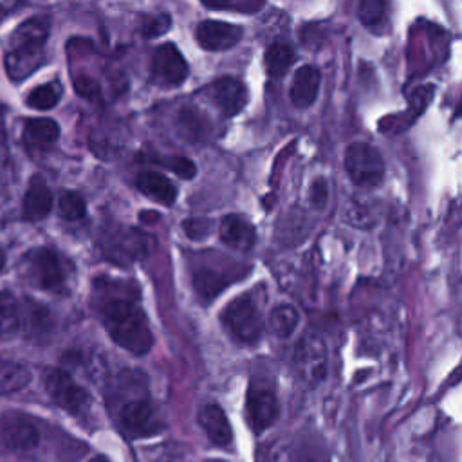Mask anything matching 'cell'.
Instances as JSON below:
<instances>
[{
    "instance_id": "obj_18",
    "label": "cell",
    "mask_w": 462,
    "mask_h": 462,
    "mask_svg": "<svg viewBox=\"0 0 462 462\" xmlns=\"http://www.w3.org/2000/svg\"><path fill=\"white\" fill-rule=\"evenodd\" d=\"M321 72L314 65H303L296 70L291 85V101L298 108L310 106L319 92Z\"/></svg>"
},
{
    "instance_id": "obj_7",
    "label": "cell",
    "mask_w": 462,
    "mask_h": 462,
    "mask_svg": "<svg viewBox=\"0 0 462 462\" xmlns=\"http://www.w3.org/2000/svg\"><path fill=\"white\" fill-rule=\"evenodd\" d=\"M43 386L49 397L69 413L79 415L88 410L90 397L85 388H81L70 374L60 368H47L43 372Z\"/></svg>"
},
{
    "instance_id": "obj_8",
    "label": "cell",
    "mask_w": 462,
    "mask_h": 462,
    "mask_svg": "<svg viewBox=\"0 0 462 462\" xmlns=\"http://www.w3.org/2000/svg\"><path fill=\"white\" fill-rule=\"evenodd\" d=\"M119 426L128 439H144L159 433L162 420L150 401L134 399L119 410Z\"/></svg>"
},
{
    "instance_id": "obj_31",
    "label": "cell",
    "mask_w": 462,
    "mask_h": 462,
    "mask_svg": "<svg viewBox=\"0 0 462 462\" xmlns=\"http://www.w3.org/2000/svg\"><path fill=\"white\" fill-rule=\"evenodd\" d=\"M291 462H330V457L327 449L321 448L319 444L301 442L298 448H294Z\"/></svg>"
},
{
    "instance_id": "obj_13",
    "label": "cell",
    "mask_w": 462,
    "mask_h": 462,
    "mask_svg": "<svg viewBox=\"0 0 462 462\" xmlns=\"http://www.w3.org/2000/svg\"><path fill=\"white\" fill-rule=\"evenodd\" d=\"M242 27L220 20H204L195 29L197 43L206 51H227L242 40Z\"/></svg>"
},
{
    "instance_id": "obj_37",
    "label": "cell",
    "mask_w": 462,
    "mask_h": 462,
    "mask_svg": "<svg viewBox=\"0 0 462 462\" xmlns=\"http://www.w3.org/2000/svg\"><path fill=\"white\" fill-rule=\"evenodd\" d=\"M88 462H110L105 455H96V457H92Z\"/></svg>"
},
{
    "instance_id": "obj_19",
    "label": "cell",
    "mask_w": 462,
    "mask_h": 462,
    "mask_svg": "<svg viewBox=\"0 0 462 462\" xmlns=\"http://www.w3.org/2000/svg\"><path fill=\"white\" fill-rule=\"evenodd\" d=\"M135 186L143 195L164 206H171L177 200L175 184L159 171H141L135 179Z\"/></svg>"
},
{
    "instance_id": "obj_33",
    "label": "cell",
    "mask_w": 462,
    "mask_h": 462,
    "mask_svg": "<svg viewBox=\"0 0 462 462\" xmlns=\"http://www.w3.org/2000/svg\"><path fill=\"white\" fill-rule=\"evenodd\" d=\"M204 5L211 7V9H235V11H242V13H256L263 7V2H256V0L229 2V4H208V2H204Z\"/></svg>"
},
{
    "instance_id": "obj_35",
    "label": "cell",
    "mask_w": 462,
    "mask_h": 462,
    "mask_svg": "<svg viewBox=\"0 0 462 462\" xmlns=\"http://www.w3.org/2000/svg\"><path fill=\"white\" fill-rule=\"evenodd\" d=\"M76 90L87 99H99V87L88 78L76 79Z\"/></svg>"
},
{
    "instance_id": "obj_10",
    "label": "cell",
    "mask_w": 462,
    "mask_h": 462,
    "mask_svg": "<svg viewBox=\"0 0 462 462\" xmlns=\"http://www.w3.org/2000/svg\"><path fill=\"white\" fill-rule=\"evenodd\" d=\"M245 415L254 431H263L271 428L280 415L276 393L263 384L253 383L245 397Z\"/></svg>"
},
{
    "instance_id": "obj_32",
    "label": "cell",
    "mask_w": 462,
    "mask_h": 462,
    "mask_svg": "<svg viewBox=\"0 0 462 462\" xmlns=\"http://www.w3.org/2000/svg\"><path fill=\"white\" fill-rule=\"evenodd\" d=\"M211 226L213 222L208 220V218H188L182 227H184V233L193 238V240H202L206 238L209 233H211Z\"/></svg>"
},
{
    "instance_id": "obj_11",
    "label": "cell",
    "mask_w": 462,
    "mask_h": 462,
    "mask_svg": "<svg viewBox=\"0 0 462 462\" xmlns=\"http://www.w3.org/2000/svg\"><path fill=\"white\" fill-rule=\"evenodd\" d=\"M38 444L36 426L18 413L0 415V449L4 451H29Z\"/></svg>"
},
{
    "instance_id": "obj_30",
    "label": "cell",
    "mask_w": 462,
    "mask_h": 462,
    "mask_svg": "<svg viewBox=\"0 0 462 462\" xmlns=\"http://www.w3.org/2000/svg\"><path fill=\"white\" fill-rule=\"evenodd\" d=\"M386 4L379 0H363L357 7V16L366 27H375L384 20Z\"/></svg>"
},
{
    "instance_id": "obj_23",
    "label": "cell",
    "mask_w": 462,
    "mask_h": 462,
    "mask_svg": "<svg viewBox=\"0 0 462 462\" xmlns=\"http://www.w3.org/2000/svg\"><path fill=\"white\" fill-rule=\"evenodd\" d=\"M209 130V126L206 125L204 116L193 108V106H184L180 108V112L177 114V132L186 139V141H193L199 143L204 139L206 132Z\"/></svg>"
},
{
    "instance_id": "obj_15",
    "label": "cell",
    "mask_w": 462,
    "mask_h": 462,
    "mask_svg": "<svg viewBox=\"0 0 462 462\" xmlns=\"http://www.w3.org/2000/svg\"><path fill=\"white\" fill-rule=\"evenodd\" d=\"M20 312V327L23 334L32 341H42L51 336L52 332V316L51 312L32 300H23L22 307L18 305Z\"/></svg>"
},
{
    "instance_id": "obj_16",
    "label": "cell",
    "mask_w": 462,
    "mask_h": 462,
    "mask_svg": "<svg viewBox=\"0 0 462 462\" xmlns=\"http://www.w3.org/2000/svg\"><path fill=\"white\" fill-rule=\"evenodd\" d=\"M199 424L215 446L227 448L231 444L233 430L229 426V420H227L224 410L218 404H215V402L204 404L199 410Z\"/></svg>"
},
{
    "instance_id": "obj_4",
    "label": "cell",
    "mask_w": 462,
    "mask_h": 462,
    "mask_svg": "<svg viewBox=\"0 0 462 462\" xmlns=\"http://www.w3.org/2000/svg\"><path fill=\"white\" fill-rule=\"evenodd\" d=\"M23 276L42 291L60 292L67 283V269L63 258L51 247L29 251L22 260Z\"/></svg>"
},
{
    "instance_id": "obj_12",
    "label": "cell",
    "mask_w": 462,
    "mask_h": 462,
    "mask_svg": "<svg viewBox=\"0 0 462 462\" xmlns=\"http://www.w3.org/2000/svg\"><path fill=\"white\" fill-rule=\"evenodd\" d=\"M206 97L220 110V114L231 117L245 106L247 88L240 79L222 76L206 87Z\"/></svg>"
},
{
    "instance_id": "obj_38",
    "label": "cell",
    "mask_w": 462,
    "mask_h": 462,
    "mask_svg": "<svg viewBox=\"0 0 462 462\" xmlns=\"http://www.w3.org/2000/svg\"><path fill=\"white\" fill-rule=\"evenodd\" d=\"M4 260H5V258H4V253H2V251H0V269H2V267H4Z\"/></svg>"
},
{
    "instance_id": "obj_24",
    "label": "cell",
    "mask_w": 462,
    "mask_h": 462,
    "mask_svg": "<svg viewBox=\"0 0 462 462\" xmlns=\"http://www.w3.org/2000/svg\"><path fill=\"white\" fill-rule=\"evenodd\" d=\"M29 379L31 374L23 365L0 359V395L22 390Z\"/></svg>"
},
{
    "instance_id": "obj_36",
    "label": "cell",
    "mask_w": 462,
    "mask_h": 462,
    "mask_svg": "<svg viewBox=\"0 0 462 462\" xmlns=\"http://www.w3.org/2000/svg\"><path fill=\"white\" fill-rule=\"evenodd\" d=\"M327 199H328V189H327V184L323 179H318L314 180L312 184V191H310V200L316 208H323L327 204Z\"/></svg>"
},
{
    "instance_id": "obj_25",
    "label": "cell",
    "mask_w": 462,
    "mask_h": 462,
    "mask_svg": "<svg viewBox=\"0 0 462 462\" xmlns=\"http://www.w3.org/2000/svg\"><path fill=\"white\" fill-rule=\"evenodd\" d=\"M300 323V316L294 307L287 303L276 305L269 314V328L276 337H289Z\"/></svg>"
},
{
    "instance_id": "obj_39",
    "label": "cell",
    "mask_w": 462,
    "mask_h": 462,
    "mask_svg": "<svg viewBox=\"0 0 462 462\" xmlns=\"http://www.w3.org/2000/svg\"><path fill=\"white\" fill-rule=\"evenodd\" d=\"M2 14H4V11H2V7H0V18H2Z\"/></svg>"
},
{
    "instance_id": "obj_26",
    "label": "cell",
    "mask_w": 462,
    "mask_h": 462,
    "mask_svg": "<svg viewBox=\"0 0 462 462\" xmlns=\"http://www.w3.org/2000/svg\"><path fill=\"white\" fill-rule=\"evenodd\" d=\"M20 328L18 301L9 291H0V339H9Z\"/></svg>"
},
{
    "instance_id": "obj_9",
    "label": "cell",
    "mask_w": 462,
    "mask_h": 462,
    "mask_svg": "<svg viewBox=\"0 0 462 462\" xmlns=\"http://www.w3.org/2000/svg\"><path fill=\"white\" fill-rule=\"evenodd\" d=\"M189 67L180 51L171 43H162L152 56V78L161 87H179L186 81Z\"/></svg>"
},
{
    "instance_id": "obj_6",
    "label": "cell",
    "mask_w": 462,
    "mask_h": 462,
    "mask_svg": "<svg viewBox=\"0 0 462 462\" xmlns=\"http://www.w3.org/2000/svg\"><path fill=\"white\" fill-rule=\"evenodd\" d=\"M345 170L359 188H374L384 177L383 157L368 143H352L345 150Z\"/></svg>"
},
{
    "instance_id": "obj_1",
    "label": "cell",
    "mask_w": 462,
    "mask_h": 462,
    "mask_svg": "<svg viewBox=\"0 0 462 462\" xmlns=\"http://www.w3.org/2000/svg\"><path fill=\"white\" fill-rule=\"evenodd\" d=\"M103 325L108 336L126 352L134 356H144L150 352L153 336L144 310L132 300L112 298L105 301Z\"/></svg>"
},
{
    "instance_id": "obj_2",
    "label": "cell",
    "mask_w": 462,
    "mask_h": 462,
    "mask_svg": "<svg viewBox=\"0 0 462 462\" xmlns=\"http://www.w3.org/2000/svg\"><path fill=\"white\" fill-rule=\"evenodd\" d=\"M49 27V18L42 14L25 20L11 34L5 52V70L11 79L20 81L42 65Z\"/></svg>"
},
{
    "instance_id": "obj_34",
    "label": "cell",
    "mask_w": 462,
    "mask_h": 462,
    "mask_svg": "<svg viewBox=\"0 0 462 462\" xmlns=\"http://www.w3.org/2000/svg\"><path fill=\"white\" fill-rule=\"evenodd\" d=\"M180 179H193L197 173V166L193 164V161L186 159V157H175L170 164H168Z\"/></svg>"
},
{
    "instance_id": "obj_22",
    "label": "cell",
    "mask_w": 462,
    "mask_h": 462,
    "mask_svg": "<svg viewBox=\"0 0 462 462\" xmlns=\"http://www.w3.org/2000/svg\"><path fill=\"white\" fill-rule=\"evenodd\" d=\"M294 60H296V54L289 43L276 42V43L269 45L263 54V65H265L267 76L276 78V79L283 78L289 72V69L292 67Z\"/></svg>"
},
{
    "instance_id": "obj_14",
    "label": "cell",
    "mask_w": 462,
    "mask_h": 462,
    "mask_svg": "<svg viewBox=\"0 0 462 462\" xmlns=\"http://www.w3.org/2000/svg\"><path fill=\"white\" fill-rule=\"evenodd\" d=\"M244 276V269H215V267H199L193 271V287L199 298L209 303L218 292H222L229 283Z\"/></svg>"
},
{
    "instance_id": "obj_27",
    "label": "cell",
    "mask_w": 462,
    "mask_h": 462,
    "mask_svg": "<svg viewBox=\"0 0 462 462\" xmlns=\"http://www.w3.org/2000/svg\"><path fill=\"white\" fill-rule=\"evenodd\" d=\"M61 97V85L58 81L43 83L27 94V105L34 110H49L58 105Z\"/></svg>"
},
{
    "instance_id": "obj_21",
    "label": "cell",
    "mask_w": 462,
    "mask_h": 462,
    "mask_svg": "<svg viewBox=\"0 0 462 462\" xmlns=\"http://www.w3.org/2000/svg\"><path fill=\"white\" fill-rule=\"evenodd\" d=\"M60 137V126L52 119H29L23 126V143L29 150H47Z\"/></svg>"
},
{
    "instance_id": "obj_28",
    "label": "cell",
    "mask_w": 462,
    "mask_h": 462,
    "mask_svg": "<svg viewBox=\"0 0 462 462\" xmlns=\"http://www.w3.org/2000/svg\"><path fill=\"white\" fill-rule=\"evenodd\" d=\"M58 211H60L61 218H65V220H79L85 217L87 206L79 193L67 191L61 195V199L58 202Z\"/></svg>"
},
{
    "instance_id": "obj_3",
    "label": "cell",
    "mask_w": 462,
    "mask_h": 462,
    "mask_svg": "<svg viewBox=\"0 0 462 462\" xmlns=\"http://www.w3.org/2000/svg\"><path fill=\"white\" fill-rule=\"evenodd\" d=\"M153 249V240L146 233L128 227L112 226L101 233V251L116 265L126 267L146 258Z\"/></svg>"
},
{
    "instance_id": "obj_17",
    "label": "cell",
    "mask_w": 462,
    "mask_h": 462,
    "mask_svg": "<svg viewBox=\"0 0 462 462\" xmlns=\"http://www.w3.org/2000/svg\"><path fill=\"white\" fill-rule=\"evenodd\" d=\"M220 240L238 251H249L256 242L254 226L240 215H226L218 227Z\"/></svg>"
},
{
    "instance_id": "obj_29",
    "label": "cell",
    "mask_w": 462,
    "mask_h": 462,
    "mask_svg": "<svg viewBox=\"0 0 462 462\" xmlns=\"http://www.w3.org/2000/svg\"><path fill=\"white\" fill-rule=\"evenodd\" d=\"M171 25V18L170 14L166 13H159V14H146L143 16L141 20V25H139V32L144 36V38H155V36H161L164 34Z\"/></svg>"
},
{
    "instance_id": "obj_20",
    "label": "cell",
    "mask_w": 462,
    "mask_h": 462,
    "mask_svg": "<svg viewBox=\"0 0 462 462\" xmlns=\"http://www.w3.org/2000/svg\"><path fill=\"white\" fill-rule=\"evenodd\" d=\"M52 208V193L42 177H34L29 184V189L23 199V218L25 220H42Z\"/></svg>"
},
{
    "instance_id": "obj_5",
    "label": "cell",
    "mask_w": 462,
    "mask_h": 462,
    "mask_svg": "<svg viewBox=\"0 0 462 462\" xmlns=\"http://www.w3.org/2000/svg\"><path fill=\"white\" fill-rule=\"evenodd\" d=\"M226 332L240 345H256L262 337V314L249 296H238L220 314Z\"/></svg>"
}]
</instances>
